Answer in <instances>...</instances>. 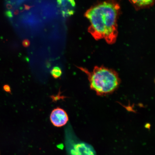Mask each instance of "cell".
Masks as SVG:
<instances>
[{"instance_id":"1","label":"cell","mask_w":155,"mask_h":155,"mask_svg":"<svg viewBox=\"0 0 155 155\" xmlns=\"http://www.w3.org/2000/svg\"><path fill=\"white\" fill-rule=\"evenodd\" d=\"M120 7L113 0H108L93 6L85 13L90 23L88 32L95 39H103L112 44L117 39V21Z\"/></svg>"},{"instance_id":"2","label":"cell","mask_w":155,"mask_h":155,"mask_svg":"<svg viewBox=\"0 0 155 155\" xmlns=\"http://www.w3.org/2000/svg\"><path fill=\"white\" fill-rule=\"evenodd\" d=\"M77 68L87 75L91 89L98 96L112 94L120 83L118 74L113 69L104 66H95L91 71L84 68Z\"/></svg>"},{"instance_id":"3","label":"cell","mask_w":155,"mask_h":155,"mask_svg":"<svg viewBox=\"0 0 155 155\" xmlns=\"http://www.w3.org/2000/svg\"><path fill=\"white\" fill-rule=\"evenodd\" d=\"M50 119L54 127H61L66 124L69 121V117L65 110L57 107L51 112Z\"/></svg>"},{"instance_id":"4","label":"cell","mask_w":155,"mask_h":155,"mask_svg":"<svg viewBox=\"0 0 155 155\" xmlns=\"http://www.w3.org/2000/svg\"><path fill=\"white\" fill-rule=\"evenodd\" d=\"M59 8L64 17L71 16L75 12V3L74 0H57Z\"/></svg>"},{"instance_id":"5","label":"cell","mask_w":155,"mask_h":155,"mask_svg":"<svg viewBox=\"0 0 155 155\" xmlns=\"http://www.w3.org/2000/svg\"><path fill=\"white\" fill-rule=\"evenodd\" d=\"M76 155H95L91 147L87 146L86 144L77 145L75 147Z\"/></svg>"},{"instance_id":"6","label":"cell","mask_w":155,"mask_h":155,"mask_svg":"<svg viewBox=\"0 0 155 155\" xmlns=\"http://www.w3.org/2000/svg\"><path fill=\"white\" fill-rule=\"evenodd\" d=\"M135 7L143 8L152 5L154 0H129Z\"/></svg>"},{"instance_id":"7","label":"cell","mask_w":155,"mask_h":155,"mask_svg":"<svg viewBox=\"0 0 155 155\" xmlns=\"http://www.w3.org/2000/svg\"><path fill=\"white\" fill-rule=\"evenodd\" d=\"M51 74L54 78L57 79L60 78L62 74V71L59 67H54L51 70Z\"/></svg>"},{"instance_id":"8","label":"cell","mask_w":155,"mask_h":155,"mask_svg":"<svg viewBox=\"0 0 155 155\" xmlns=\"http://www.w3.org/2000/svg\"><path fill=\"white\" fill-rule=\"evenodd\" d=\"M3 90L6 92L11 93V87L8 85H5L3 86Z\"/></svg>"},{"instance_id":"9","label":"cell","mask_w":155,"mask_h":155,"mask_svg":"<svg viewBox=\"0 0 155 155\" xmlns=\"http://www.w3.org/2000/svg\"><path fill=\"white\" fill-rule=\"evenodd\" d=\"M29 44V41H25L24 42H23V45L25 46V47L28 46Z\"/></svg>"}]
</instances>
